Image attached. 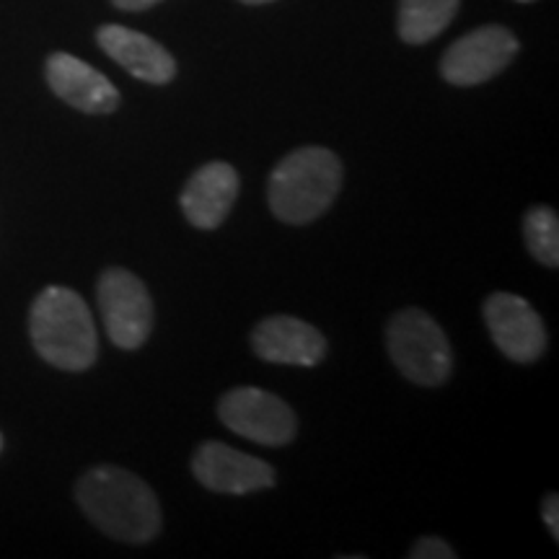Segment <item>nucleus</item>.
Here are the masks:
<instances>
[{
    "label": "nucleus",
    "mask_w": 559,
    "mask_h": 559,
    "mask_svg": "<svg viewBox=\"0 0 559 559\" xmlns=\"http://www.w3.org/2000/svg\"><path fill=\"white\" fill-rule=\"evenodd\" d=\"M75 500L102 534L124 544H148L160 526L156 492L122 466H94L75 485Z\"/></svg>",
    "instance_id": "obj_1"
},
{
    "label": "nucleus",
    "mask_w": 559,
    "mask_h": 559,
    "mask_svg": "<svg viewBox=\"0 0 559 559\" xmlns=\"http://www.w3.org/2000/svg\"><path fill=\"white\" fill-rule=\"evenodd\" d=\"M29 334L41 360L60 370H86L99 355L94 317L79 293L50 285L34 298Z\"/></svg>",
    "instance_id": "obj_2"
},
{
    "label": "nucleus",
    "mask_w": 559,
    "mask_h": 559,
    "mask_svg": "<svg viewBox=\"0 0 559 559\" xmlns=\"http://www.w3.org/2000/svg\"><path fill=\"white\" fill-rule=\"evenodd\" d=\"M342 190V160L332 151L309 145L285 156L270 174L267 200L275 218L288 226L313 223Z\"/></svg>",
    "instance_id": "obj_3"
},
{
    "label": "nucleus",
    "mask_w": 559,
    "mask_h": 559,
    "mask_svg": "<svg viewBox=\"0 0 559 559\" xmlns=\"http://www.w3.org/2000/svg\"><path fill=\"white\" fill-rule=\"evenodd\" d=\"M386 347L404 379L417 386H440L453 370L451 342L423 309L394 313L386 326Z\"/></svg>",
    "instance_id": "obj_4"
},
{
    "label": "nucleus",
    "mask_w": 559,
    "mask_h": 559,
    "mask_svg": "<svg viewBox=\"0 0 559 559\" xmlns=\"http://www.w3.org/2000/svg\"><path fill=\"white\" fill-rule=\"evenodd\" d=\"M99 311L109 340L122 349H140L153 332V300L145 283L130 270L109 267L102 272Z\"/></svg>",
    "instance_id": "obj_5"
},
{
    "label": "nucleus",
    "mask_w": 559,
    "mask_h": 559,
    "mask_svg": "<svg viewBox=\"0 0 559 559\" xmlns=\"http://www.w3.org/2000/svg\"><path fill=\"white\" fill-rule=\"evenodd\" d=\"M218 417L230 432L270 449L288 445L298 432L296 412L272 391L257 386H239L223 394Z\"/></svg>",
    "instance_id": "obj_6"
},
{
    "label": "nucleus",
    "mask_w": 559,
    "mask_h": 559,
    "mask_svg": "<svg viewBox=\"0 0 559 559\" xmlns=\"http://www.w3.org/2000/svg\"><path fill=\"white\" fill-rule=\"evenodd\" d=\"M519 50V39L506 26H479L445 50L440 60V75L453 86H477L502 73Z\"/></svg>",
    "instance_id": "obj_7"
},
{
    "label": "nucleus",
    "mask_w": 559,
    "mask_h": 559,
    "mask_svg": "<svg viewBox=\"0 0 559 559\" xmlns=\"http://www.w3.org/2000/svg\"><path fill=\"white\" fill-rule=\"evenodd\" d=\"M485 321L495 345L508 360L534 362L547 349V330L526 298L515 293H492L485 300Z\"/></svg>",
    "instance_id": "obj_8"
},
{
    "label": "nucleus",
    "mask_w": 559,
    "mask_h": 559,
    "mask_svg": "<svg viewBox=\"0 0 559 559\" xmlns=\"http://www.w3.org/2000/svg\"><path fill=\"white\" fill-rule=\"evenodd\" d=\"M192 474L202 487L221 495H249L275 485L267 461L230 449L221 440H205L192 456Z\"/></svg>",
    "instance_id": "obj_9"
},
{
    "label": "nucleus",
    "mask_w": 559,
    "mask_h": 559,
    "mask_svg": "<svg viewBox=\"0 0 559 559\" xmlns=\"http://www.w3.org/2000/svg\"><path fill=\"white\" fill-rule=\"evenodd\" d=\"M251 349L264 362L313 368L324 360L326 340L317 326L296 317H270L251 332Z\"/></svg>",
    "instance_id": "obj_10"
},
{
    "label": "nucleus",
    "mask_w": 559,
    "mask_h": 559,
    "mask_svg": "<svg viewBox=\"0 0 559 559\" xmlns=\"http://www.w3.org/2000/svg\"><path fill=\"white\" fill-rule=\"evenodd\" d=\"M45 75L55 94L83 115H111L120 107V91L115 88V83L73 55H50Z\"/></svg>",
    "instance_id": "obj_11"
},
{
    "label": "nucleus",
    "mask_w": 559,
    "mask_h": 559,
    "mask_svg": "<svg viewBox=\"0 0 559 559\" xmlns=\"http://www.w3.org/2000/svg\"><path fill=\"white\" fill-rule=\"evenodd\" d=\"M239 171L226 160H210L187 181L179 205L194 228L215 230L228 218L230 207L239 198Z\"/></svg>",
    "instance_id": "obj_12"
},
{
    "label": "nucleus",
    "mask_w": 559,
    "mask_h": 559,
    "mask_svg": "<svg viewBox=\"0 0 559 559\" xmlns=\"http://www.w3.org/2000/svg\"><path fill=\"white\" fill-rule=\"evenodd\" d=\"M96 41L111 60L120 62L130 75H135L140 81L164 86L177 75V60L148 34L132 32L120 24H107L96 32Z\"/></svg>",
    "instance_id": "obj_13"
},
{
    "label": "nucleus",
    "mask_w": 559,
    "mask_h": 559,
    "mask_svg": "<svg viewBox=\"0 0 559 559\" xmlns=\"http://www.w3.org/2000/svg\"><path fill=\"white\" fill-rule=\"evenodd\" d=\"M461 0H400L396 29L407 45L436 39L456 16Z\"/></svg>",
    "instance_id": "obj_14"
},
{
    "label": "nucleus",
    "mask_w": 559,
    "mask_h": 559,
    "mask_svg": "<svg viewBox=\"0 0 559 559\" xmlns=\"http://www.w3.org/2000/svg\"><path fill=\"white\" fill-rule=\"evenodd\" d=\"M523 236L534 260L547 267H559V218L547 205L531 207L523 218Z\"/></svg>",
    "instance_id": "obj_15"
},
{
    "label": "nucleus",
    "mask_w": 559,
    "mask_h": 559,
    "mask_svg": "<svg viewBox=\"0 0 559 559\" xmlns=\"http://www.w3.org/2000/svg\"><path fill=\"white\" fill-rule=\"evenodd\" d=\"M412 559H453L456 551L451 549V544L443 539H436V536H425L415 544V549L409 551Z\"/></svg>",
    "instance_id": "obj_16"
},
{
    "label": "nucleus",
    "mask_w": 559,
    "mask_h": 559,
    "mask_svg": "<svg viewBox=\"0 0 559 559\" xmlns=\"http://www.w3.org/2000/svg\"><path fill=\"white\" fill-rule=\"evenodd\" d=\"M542 519H544V523H547L551 539L559 542V498H557V495H549V498L544 500Z\"/></svg>",
    "instance_id": "obj_17"
},
{
    "label": "nucleus",
    "mask_w": 559,
    "mask_h": 559,
    "mask_svg": "<svg viewBox=\"0 0 559 559\" xmlns=\"http://www.w3.org/2000/svg\"><path fill=\"white\" fill-rule=\"evenodd\" d=\"M120 11H148L153 5L160 3V0H111Z\"/></svg>",
    "instance_id": "obj_18"
},
{
    "label": "nucleus",
    "mask_w": 559,
    "mask_h": 559,
    "mask_svg": "<svg viewBox=\"0 0 559 559\" xmlns=\"http://www.w3.org/2000/svg\"><path fill=\"white\" fill-rule=\"evenodd\" d=\"M241 3H247V5H264V3H272V0H241Z\"/></svg>",
    "instance_id": "obj_19"
},
{
    "label": "nucleus",
    "mask_w": 559,
    "mask_h": 559,
    "mask_svg": "<svg viewBox=\"0 0 559 559\" xmlns=\"http://www.w3.org/2000/svg\"><path fill=\"white\" fill-rule=\"evenodd\" d=\"M0 449H3V436H0Z\"/></svg>",
    "instance_id": "obj_20"
},
{
    "label": "nucleus",
    "mask_w": 559,
    "mask_h": 559,
    "mask_svg": "<svg viewBox=\"0 0 559 559\" xmlns=\"http://www.w3.org/2000/svg\"><path fill=\"white\" fill-rule=\"evenodd\" d=\"M519 3H531V0H519Z\"/></svg>",
    "instance_id": "obj_21"
}]
</instances>
